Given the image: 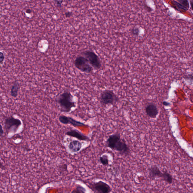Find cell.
I'll return each mask as SVG.
<instances>
[{
	"instance_id": "9a60e30c",
	"label": "cell",
	"mask_w": 193,
	"mask_h": 193,
	"mask_svg": "<svg viewBox=\"0 0 193 193\" xmlns=\"http://www.w3.org/2000/svg\"><path fill=\"white\" fill-rule=\"evenodd\" d=\"M20 88L19 84L18 82H15L12 86L11 90V94L13 97H16L17 96L18 92Z\"/></svg>"
},
{
	"instance_id": "277c9868",
	"label": "cell",
	"mask_w": 193,
	"mask_h": 193,
	"mask_svg": "<svg viewBox=\"0 0 193 193\" xmlns=\"http://www.w3.org/2000/svg\"><path fill=\"white\" fill-rule=\"evenodd\" d=\"M74 65L77 69L82 72L89 74L93 71V67L83 56H78L76 58L74 61Z\"/></svg>"
},
{
	"instance_id": "4fadbf2b",
	"label": "cell",
	"mask_w": 193,
	"mask_h": 193,
	"mask_svg": "<svg viewBox=\"0 0 193 193\" xmlns=\"http://www.w3.org/2000/svg\"><path fill=\"white\" fill-rule=\"evenodd\" d=\"M82 147V143L79 140H74L72 141L68 144V148L70 152L77 153L81 149Z\"/></svg>"
},
{
	"instance_id": "44dd1931",
	"label": "cell",
	"mask_w": 193,
	"mask_h": 193,
	"mask_svg": "<svg viewBox=\"0 0 193 193\" xmlns=\"http://www.w3.org/2000/svg\"><path fill=\"white\" fill-rule=\"evenodd\" d=\"M5 57L4 54L2 52H0V64L2 63Z\"/></svg>"
},
{
	"instance_id": "30bf717a",
	"label": "cell",
	"mask_w": 193,
	"mask_h": 193,
	"mask_svg": "<svg viewBox=\"0 0 193 193\" xmlns=\"http://www.w3.org/2000/svg\"><path fill=\"white\" fill-rule=\"evenodd\" d=\"M66 135L71 137L75 138L80 141H89L90 140L88 136L75 129H71L68 131L66 132Z\"/></svg>"
},
{
	"instance_id": "5bb4252c",
	"label": "cell",
	"mask_w": 193,
	"mask_h": 193,
	"mask_svg": "<svg viewBox=\"0 0 193 193\" xmlns=\"http://www.w3.org/2000/svg\"><path fill=\"white\" fill-rule=\"evenodd\" d=\"M149 175L152 178H162L163 173L157 166H153L150 168Z\"/></svg>"
},
{
	"instance_id": "3957f363",
	"label": "cell",
	"mask_w": 193,
	"mask_h": 193,
	"mask_svg": "<svg viewBox=\"0 0 193 193\" xmlns=\"http://www.w3.org/2000/svg\"><path fill=\"white\" fill-rule=\"evenodd\" d=\"M100 100L102 105H107L115 104L118 102V99L112 91L106 89L100 94Z\"/></svg>"
},
{
	"instance_id": "cb8c5ba5",
	"label": "cell",
	"mask_w": 193,
	"mask_h": 193,
	"mask_svg": "<svg viewBox=\"0 0 193 193\" xmlns=\"http://www.w3.org/2000/svg\"><path fill=\"white\" fill-rule=\"evenodd\" d=\"M26 12L27 13H31V10L30 9H27L26 11Z\"/></svg>"
},
{
	"instance_id": "9c48e42d",
	"label": "cell",
	"mask_w": 193,
	"mask_h": 193,
	"mask_svg": "<svg viewBox=\"0 0 193 193\" xmlns=\"http://www.w3.org/2000/svg\"><path fill=\"white\" fill-rule=\"evenodd\" d=\"M114 151L118 152L122 155L127 156L129 154V147L126 142L121 139L117 142L114 147Z\"/></svg>"
},
{
	"instance_id": "ffe728a7",
	"label": "cell",
	"mask_w": 193,
	"mask_h": 193,
	"mask_svg": "<svg viewBox=\"0 0 193 193\" xmlns=\"http://www.w3.org/2000/svg\"><path fill=\"white\" fill-rule=\"evenodd\" d=\"M64 0H54L55 4L58 6H61Z\"/></svg>"
},
{
	"instance_id": "ba28073f",
	"label": "cell",
	"mask_w": 193,
	"mask_h": 193,
	"mask_svg": "<svg viewBox=\"0 0 193 193\" xmlns=\"http://www.w3.org/2000/svg\"><path fill=\"white\" fill-rule=\"evenodd\" d=\"M172 4L173 7L180 12H186L190 9L189 0H173Z\"/></svg>"
},
{
	"instance_id": "e0dca14e",
	"label": "cell",
	"mask_w": 193,
	"mask_h": 193,
	"mask_svg": "<svg viewBox=\"0 0 193 193\" xmlns=\"http://www.w3.org/2000/svg\"><path fill=\"white\" fill-rule=\"evenodd\" d=\"M99 161L103 166H107L109 163L108 156L105 154L102 155L99 158Z\"/></svg>"
},
{
	"instance_id": "5b68a950",
	"label": "cell",
	"mask_w": 193,
	"mask_h": 193,
	"mask_svg": "<svg viewBox=\"0 0 193 193\" xmlns=\"http://www.w3.org/2000/svg\"><path fill=\"white\" fill-rule=\"evenodd\" d=\"M89 187L94 192L97 193H109L112 189L110 186L102 181L89 184Z\"/></svg>"
},
{
	"instance_id": "d6986e66",
	"label": "cell",
	"mask_w": 193,
	"mask_h": 193,
	"mask_svg": "<svg viewBox=\"0 0 193 193\" xmlns=\"http://www.w3.org/2000/svg\"><path fill=\"white\" fill-rule=\"evenodd\" d=\"M140 29L139 28L134 27L131 30V33L133 35L138 36L140 33Z\"/></svg>"
},
{
	"instance_id": "52a82bcc",
	"label": "cell",
	"mask_w": 193,
	"mask_h": 193,
	"mask_svg": "<svg viewBox=\"0 0 193 193\" xmlns=\"http://www.w3.org/2000/svg\"><path fill=\"white\" fill-rule=\"evenodd\" d=\"M59 120L62 124L64 125L70 124L74 127H83L88 126L83 123L76 120L71 117L67 116L64 115H61L59 116Z\"/></svg>"
},
{
	"instance_id": "7a4b0ae2",
	"label": "cell",
	"mask_w": 193,
	"mask_h": 193,
	"mask_svg": "<svg viewBox=\"0 0 193 193\" xmlns=\"http://www.w3.org/2000/svg\"><path fill=\"white\" fill-rule=\"evenodd\" d=\"M82 54L87 60L88 62L95 69L98 70L102 67L101 60L99 56L91 50H86L82 52Z\"/></svg>"
},
{
	"instance_id": "ac0fdd59",
	"label": "cell",
	"mask_w": 193,
	"mask_h": 193,
	"mask_svg": "<svg viewBox=\"0 0 193 193\" xmlns=\"http://www.w3.org/2000/svg\"><path fill=\"white\" fill-rule=\"evenodd\" d=\"M86 192V189L84 187H83L82 186L80 185H78L76 187L75 189L74 190L72 193H85Z\"/></svg>"
},
{
	"instance_id": "603a6c76",
	"label": "cell",
	"mask_w": 193,
	"mask_h": 193,
	"mask_svg": "<svg viewBox=\"0 0 193 193\" xmlns=\"http://www.w3.org/2000/svg\"><path fill=\"white\" fill-rule=\"evenodd\" d=\"M4 134V131L2 125H0V136H2Z\"/></svg>"
},
{
	"instance_id": "8fae6325",
	"label": "cell",
	"mask_w": 193,
	"mask_h": 193,
	"mask_svg": "<svg viewBox=\"0 0 193 193\" xmlns=\"http://www.w3.org/2000/svg\"><path fill=\"white\" fill-rule=\"evenodd\" d=\"M120 139L121 136L119 134L115 133L110 135L106 141V145L108 148L114 150L116 144Z\"/></svg>"
},
{
	"instance_id": "8992f818",
	"label": "cell",
	"mask_w": 193,
	"mask_h": 193,
	"mask_svg": "<svg viewBox=\"0 0 193 193\" xmlns=\"http://www.w3.org/2000/svg\"><path fill=\"white\" fill-rule=\"evenodd\" d=\"M21 124L20 120L15 118L13 117H10L5 120V128L8 132L12 131L16 132Z\"/></svg>"
},
{
	"instance_id": "2e32d148",
	"label": "cell",
	"mask_w": 193,
	"mask_h": 193,
	"mask_svg": "<svg viewBox=\"0 0 193 193\" xmlns=\"http://www.w3.org/2000/svg\"><path fill=\"white\" fill-rule=\"evenodd\" d=\"M162 178L168 184H171L173 182V177L170 173L167 172H164L163 173Z\"/></svg>"
},
{
	"instance_id": "7c38bea8",
	"label": "cell",
	"mask_w": 193,
	"mask_h": 193,
	"mask_svg": "<svg viewBox=\"0 0 193 193\" xmlns=\"http://www.w3.org/2000/svg\"><path fill=\"white\" fill-rule=\"evenodd\" d=\"M146 112L150 118H155L158 114V110L155 104L150 103L146 107Z\"/></svg>"
},
{
	"instance_id": "d4e9b609",
	"label": "cell",
	"mask_w": 193,
	"mask_h": 193,
	"mask_svg": "<svg viewBox=\"0 0 193 193\" xmlns=\"http://www.w3.org/2000/svg\"><path fill=\"white\" fill-rule=\"evenodd\" d=\"M163 104H164V105L167 106L169 105V103L167 102H163Z\"/></svg>"
},
{
	"instance_id": "6da1fadb",
	"label": "cell",
	"mask_w": 193,
	"mask_h": 193,
	"mask_svg": "<svg viewBox=\"0 0 193 193\" xmlns=\"http://www.w3.org/2000/svg\"><path fill=\"white\" fill-rule=\"evenodd\" d=\"M56 101L60 107V111L62 112H70L76 107L74 96L69 91H65L59 95L56 99Z\"/></svg>"
},
{
	"instance_id": "7402d4cb",
	"label": "cell",
	"mask_w": 193,
	"mask_h": 193,
	"mask_svg": "<svg viewBox=\"0 0 193 193\" xmlns=\"http://www.w3.org/2000/svg\"><path fill=\"white\" fill-rule=\"evenodd\" d=\"M73 14L71 12H67L65 13V16L66 17H70L72 16Z\"/></svg>"
}]
</instances>
